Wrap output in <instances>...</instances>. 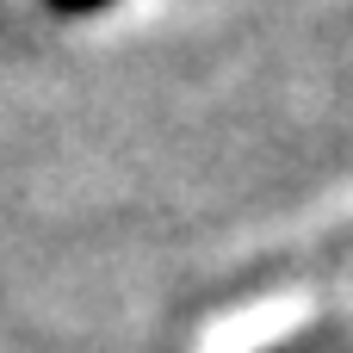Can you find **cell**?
Masks as SVG:
<instances>
[{
	"label": "cell",
	"instance_id": "6da1fadb",
	"mask_svg": "<svg viewBox=\"0 0 353 353\" xmlns=\"http://www.w3.org/2000/svg\"><path fill=\"white\" fill-rule=\"evenodd\" d=\"M56 12H99V6H112V0H50Z\"/></svg>",
	"mask_w": 353,
	"mask_h": 353
}]
</instances>
